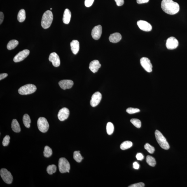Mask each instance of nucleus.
I'll return each instance as SVG.
<instances>
[{
  "mask_svg": "<svg viewBox=\"0 0 187 187\" xmlns=\"http://www.w3.org/2000/svg\"><path fill=\"white\" fill-rule=\"evenodd\" d=\"M59 85L63 90L71 88L74 85V82L71 80H63L59 82Z\"/></svg>",
  "mask_w": 187,
  "mask_h": 187,
  "instance_id": "nucleus-16",
  "label": "nucleus"
},
{
  "mask_svg": "<svg viewBox=\"0 0 187 187\" xmlns=\"http://www.w3.org/2000/svg\"><path fill=\"white\" fill-rule=\"evenodd\" d=\"M36 87L35 85L32 84L24 85L19 89V93L22 95H29L34 93L36 90Z\"/></svg>",
  "mask_w": 187,
  "mask_h": 187,
  "instance_id": "nucleus-4",
  "label": "nucleus"
},
{
  "mask_svg": "<svg viewBox=\"0 0 187 187\" xmlns=\"http://www.w3.org/2000/svg\"><path fill=\"white\" fill-rule=\"evenodd\" d=\"M166 47L169 50H173L177 48L179 45V42L174 37H169L167 40Z\"/></svg>",
  "mask_w": 187,
  "mask_h": 187,
  "instance_id": "nucleus-9",
  "label": "nucleus"
},
{
  "mask_svg": "<svg viewBox=\"0 0 187 187\" xmlns=\"http://www.w3.org/2000/svg\"><path fill=\"white\" fill-rule=\"evenodd\" d=\"M102 94L99 92H96L92 96L90 104L92 107H95L98 105L102 99Z\"/></svg>",
  "mask_w": 187,
  "mask_h": 187,
  "instance_id": "nucleus-11",
  "label": "nucleus"
},
{
  "mask_svg": "<svg viewBox=\"0 0 187 187\" xmlns=\"http://www.w3.org/2000/svg\"><path fill=\"white\" fill-rule=\"evenodd\" d=\"M133 145L132 142L130 141H124L121 145L120 147L121 149L122 150H125L130 148Z\"/></svg>",
  "mask_w": 187,
  "mask_h": 187,
  "instance_id": "nucleus-25",
  "label": "nucleus"
},
{
  "mask_svg": "<svg viewBox=\"0 0 187 187\" xmlns=\"http://www.w3.org/2000/svg\"><path fill=\"white\" fill-rule=\"evenodd\" d=\"M127 112L130 114L136 113L140 112V110L137 108H129L127 109Z\"/></svg>",
  "mask_w": 187,
  "mask_h": 187,
  "instance_id": "nucleus-33",
  "label": "nucleus"
},
{
  "mask_svg": "<svg viewBox=\"0 0 187 187\" xmlns=\"http://www.w3.org/2000/svg\"><path fill=\"white\" fill-rule=\"evenodd\" d=\"M130 122L134 126L138 128H140L141 127V123L140 120L137 119H132L130 120Z\"/></svg>",
  "mask_w": 187,
  "mask_h": 187,
  "instance_id": "nucleus-31",
  "label": "nucleus"
},
{
  "mask_svg": "<svg viewBox=\"0 0 187 187\" xmlns=\"http://www.w3.org/2000/svg\"><path fill=\"white\" fill-rule=\"evenodd\" d=\"M29 51L27 49L24 50L19 52L14 58V62H18L23 60L29 55Z\"/></svg>",
  "mask_w": 187,
  "mask_h": 187,
  "instance_id": "nucleus-10",
  "label": "nucleus"
},
{
  "mask_svg": "<svg viewBox=\"0 0 187 187\" xmlns=\"http://www.w3.org/2000/svg\"><path fill=\"white\" fill-rule=\"evenodd\" d=\"M136 157L138 160H142L144 158V155L141 153H138L136 155Z\"/></svg>",
  "mask_w": 187,
  "mask_h": 187,
  "instance_id": "nucleus-37",
  "label": "nucleus"
},
{
  "mask_svg": "<svg viewBox=\"0 0 187 187\" xmlns=\"http://www.w3.org/2000/svg\"><path fill=\"white\" fill-rule=\"evenodd\" d=\"M12 128L14 132L19 133L21 132V129L20 125L16 119L12 121L11 125Z\"/></svg>",
  "mask_w": 187,
  "mask_h": 187,
  "instance_id": "nucleus-21",
  "label": "nucleus"
},
{
  "mask_svg": "<svg viewBox=\"0 0 187 187\" xmlns=\"http://www.w3.org/2000/svg\"><path fill=\"white\" fill-rule=\"evenodd\" d=\"M38 129L42 133L46 132L48 131L49 125L46 118L44 117H40L37 122Z\"/></svg>",
  "mask_w": 187,
  "mask_h": 187,
  "instance_id": "nucleus-6",
  "label": "nucleus"
},
{
  "mask_svg": "<svg viewBox=\"0 0 187 187\" xmlns=\"http://www.w3.org/2000/svg\"><path fill=\"white\" fill-rule=\"evenodd\" d=\"M49 60L52 63L55 67H58L60 65V61L59 55L55 52H52L49 57Z\"/></svg>",
  "mask_w": 187,
  "mask_h": 187,
  "instance_id": "nucleus-13",
  "label": "nucleus"
},
{
  "mask_svg": "<svg viewBox=\"0 0 187 187\" xmlns=\"http://www.w3.org/2000/svg\"><path fill=\"white\" fill-rule=\"evenodd\" d=\"M101 66V64L98 60H94L90 62L89 69L92 73H95L97 72Z\"/></svg>",
  "mask_w": 187,
  "mask_h": 187,
  "instance_id": "nucleus-17",
  "label": "nucleus"
},
{
  "mask_svg": "<svg viewBox=\"0 0 187 187\" xmlns=\"http://www.w3.org/2000/svg\"><path fill=\"white\" fill-rule=\"evenodd\" d=\"M137 24L139 28L143 31L149 32L152 30V27L151 24L146 21H138Z\"/></svg>",
  "mask_w": 187,
  "mask_h": 187,
  "instance_id": "nucleus-12",
  "label": "nucleus"
},
{
  "mask_svg": "<svg viewBox=\"0 0 187 187\" xmlns=\"http://www.w3.org/2000/svg\"><path fill=\"white\" fill-rule=\"evenodd\" d=\"M145 186L144 183L142 182H140L139 183H136L134 184L130 185L129 186V187H144Z\"/></svg>",
  "mask_w": 187,
  "mask_h": 187,
  "instance_id": "nucleus-36",
  "label": "nucleus"
},
{
  "mask_svg": "<svg viewBox=\"0 0 187 187\" xmlns=\"http://www.w3.org/2000/svg\"><path fill=\"white\" fill-rule=\"evenodd\" d=\"M146 162L151 166L154 167L156 165V161L153 157L150 155H147L146 157Z\"/></svg>",
  "mask_w": 187,
  "mask_h": 187,
  "instance_id": "nucleus-26",
  "label": "nucleus"
},
{
  "mask_svg": "<svg viewBox=\"0 0 187 187\" xmlns=\"http://www.w3.org/2000/svg\"><path fill=\"white\" fill-rule=\"evenodd\" d=\"M18 45V42L16 40H12L9 42L7 48L9 50H11L15 48Z\"/></svg>",
  "mask_w": 187,
  "mask_h": 187,
  "instance_id": "nucleus-22",
  "label": "nucleus"
},
{
  "mask_svg": "<svg viewBox=\"0 0 187 187\" xmlns=\"http://www.w3.org/2000/svg\"><path fill=\"white\" fill-rule=\"evenodd\" d=\"M53 20V15L51 11L47 10L44 13L41 22L42 27L44 29H48L50 27Z\"/></svg>",
  "mask_w": 187,
  "mask_h": 187,
  "instance_id": "nucleus-2",
  "label": "nucleus"
},
{
  "mask_svg": "<svg viewBox=\"0 0 187 187\" xmlns=\"http://www.w3.org/2000/svg\"><path fill=\"white\" fill-rule=\"evenodd\" d=\"M23 121L25 126L27 128H29L30 127L31 120L29 115L27 114H24L23 116Z\"/></svg>",
  "mask_w": 187,
  "mask_h": 187,
  "instance_id": "nucleus-24",
  "label": "nucleus"
},
{
  "mask_svg": "<svg viewBox=\"0 0 187 187\" xmlns=\"http://www.w3.org/2000/svg\"><path fill=\"white\" fill-rule=\"evenodd\" d=\"M71 51L73 54L76 55L79 50V42L77 40H73L71 43Z\"/></svg>",
  "mask_w": 187,
  "mask_h": 187,
  "instance_id": "nucleus-18",
  "label": "nucleus"
},
{
  "mask_svg": "<svg viewBox=\"0 0 187 187\" xmlns=\"http://www.w3.org/2000/svg\"><path fill=\"white\" fill-rule=\"evenodd\" d=\"M52 10V8H50V10Z\"/></svg>",
  "mask_w": 187,
  "mask_h": 187,
  "instance_id": "nucleus-43",
  "label": "nucleus"
},
{
  "mask_svg": "<svg viewBox=\"0 0 187 187\" xmlns=\"http://www.w3.org/2000/svg\"><path fill=\"white\" fill-rule=\"evenodd\" d=\"M4 19V15L2 12H0V24L2 23Z\"/></svg>",
  "mask_w": 187,
  "mask_h": 187,
  "instance_id": "nucleus-40",
  "label": "nucleus"
},
{
  "mask_svg": "<svg viewBox=\"0 0 187 187\" xmlns=\"http://www.w3.org/2000/svg\"><path fill=\"white\" fill-rule=\"evenodd\" d=\"M94 0H85V5L86 7H90L93 4Z\"/></svg>",
  "mask_w": 187,
  "mask_h": 187,
  "instance_id": "nucleus-35",
  "label": "nucleus"
},
{
  "mask_svg": "<svg viewBox=\"0 0 187 187\" xmlns=\"http://www.w3.org/2000/svg\"><path fill=\"white\" fill-rule=\"evenodd\" d=\"M139 165L137 162H134L133 163V167L134 169H138L139 168Z\"/></svg>",
  "mask_w": 187,
  "mask_h": 187,
  "instance_id": "nucleus-42",
  "label": "nucleus"
},
{
  "mask_svg": "<svg viewBox=\"0 0 187 187\" xmlns=\"http://www.w3.org/2000/svg\"><path fill=\"white\" fill-rule=\"evenodd\" d=\"M102 34V27L101 25L96 26L92 31V37L94 39L98 40L100 38Z\"/></svg>",
  "mask_w": 187,
  "mask_h": 187,
  "instance_id": "nucleus-14",
  "label": "nucleus"
},
{
  "mask_svg": "<svg viewBox=\"0 0 187 187\" xmlns=\"http://www.w3.org/2000/svg\"><path fill=\"white\" fill-rule=\"evenodd\" d=\"M122 39V36L120 33H115L111 34L109 36L110 42L113 43H116L119 42Z\"/></svg>",
  "mask_w": 187,
  "mask_h": 187,
  "instance_id": "nucleus-19",
  "label": "nucleus"
},
{
  "mask_svg": "<svg viewBox=\"0 0 187 187\" xmlns=\"http://www.w3.org/2000/svg\"><path fill=\"white\" fill-rule=\"evenodd\" d=\"M149 0H137V2L138 4L147 3L149 2Z\"/></svg>",
  "mask_w": 187,
  "mask_h": 187,
  "instance_id": "nucleus-39",
  "label": "nucleus"
},
{
  "mask_svg": "<svg viewBox=\"0 0 187 187\" xmlns=\"http://www.w3.org/2000/svg\"><path fill=\"white\" fill-rule=\"evenodd\" d=\"M0 175L5 183L10 184L13 181V177L9 171L5 169H2L0 171Z\"/></svg>",
  "mask_w": 187,
  "mask_h": 187,
  "instance_id": "nucleus-7",
  "label": "nucleus"
},
{
  "mask_svg": "<svg viewBox=\"0 0 187 187\" xmlns=\"http://www.w3.org/2000/svg\"><path fill=\"white\" fill-rule=\"evenodd\" d=\"M26 13L25 10H21L19 11L17 15V20L20 22H23L25 20Z\"/></svg>",
  "mask_w": 187,
  "mask_h": 187,
  "instance_id": "nucleus-23",
  "label": "nucleus"
},
{
  "mask_svg": "<svg viewBox=\"0 0 187 187\" xmlns=\"http://www.w3.org/2000/svg\"><path fill=\"white\" fill-rule=\"evenodd\" d=\"M161 8L165 13L171 15L177 14L180 9L179 4L172 0H162Z\"/></svg>",
  "mask_w": 187,
  "mask_h": 187,
  "instance_id": "nucleus-1",
  "label": "nucleus"
},
{
  "mask_svg": "<svg viewBox=\"0 0 187 187\" xmlns=\"http://www.w3.org/2000/svg\"><path fill=\"white\" fill-rule=\"evenodd\" d=\"M52 154V150L49 147L45 146V147L43 154L44 156L46 158H48L51 156Z\"/></svg>",
  "mask_w": 187,
  "mask_h": 187,
  "instance_id": "nucleus-27",
  "label": "nucleus"
},
{
  "mask_svg": "<svg viewBox=\"0 0 187 187\" xmlns=\"http://www.w3.org/2000/svg\"><path fill=\"white\" fill-rule=\"evenodd\" d=\"M57 171V167L55 165H49L47 169V171L48 174L52 175L56 172Z\"/></svg>",
  "mask_w": 187,
  "mask_h": 187,
  "instance_id": "nucleus-30",
  "label": "nucleus"
},
{
  "mask_svg": "<svg viewBox=\"0 0 187 187\" xmlns=\"http://www.w3.org/2000/svg\"><path fill=\"white\" fill-rule=\"evenodd\" d=\"M141 66L148 73L151 72L153 71V66L149 59L146 57H142L140 60Z\"/></svg>",
  "mask_w": 187,
  "mask_h": 187,
  "instance_id": "nucleus-8",
  "label": "nucleus"
},
{
  "mask_svg": "<svg viewBox=\"0 0 187 187\" xmlns=\"http://www.w3.org/2000/svg\"><path fill=\"white\" fill-rule=\"evenodd\" d=\"M74 158L76 161L78 162H82V160L84 159L80 153L79 151H75L74 153Z\"/></svg>",
  "mask_w": 187,
  "mask_h": 187,
  "instance_id": "nucleus-28",
  "label": "nucleus"
},
{
  "mask_svg": "<svg viewBox=\"0 0 187 187\" xmlns=\"http://www.w3.org/2000/svg\"><path fill=\"white\" fill-rule=\"evenodd\" d=\"M8 76V74H6V73H3L0 75V80H1L5 78H6Z\"/></svg>",
  "mask_w": 187,
  "mask_h": 187,
  "instance_id": "nucleus-41",
  "label": "nucleus"
},
{
  "mask_svg": "<svg viewBox=\"0 0 187 187\" xmlns=\"http://www.w3.org/2000/svg\"><path fill=\"white\" fill-rule=\"evenodd\" d=\"M155 136L157 142L162 149L168 150L170 148L168 142L165 137L160 131L156 130L155 132Z\"/></svg>",
  "mask_w": 187,
  "mask_h": 187,
  "instance_id": "nucleus-3",
  "label": "nucleus"
},
{
  "mask_svg": "<svg viewBox=\"0 0 187 187\" xmlns=\"http://www.w3.org/2000/svg\"><path fill=\"white\" fill-rule=\"evenodd\" d=\"M69 111L66 108H62L59 111L58 117L60 121H64L68 118L69 115Z\"/></svg>",
  "mask_w": 187,
  "mask_h": 187,
  "instance_id": "nucleus-15",
  "label": "nucleus"
},
{
  "mask_svg": "<svg viewBox=\"0 0 187 187\" xmlns=\"http://www.w3.org/2000/svg\"><path fill=\"white\" fill-rule=\"evenodd\" d=\"M116 5L118 6H121L124 3V0H114Z\"/></svg>",
  "mask_w": 187,
  "mask_h": 187,
  "instance_id": "nucleus-38",
  "label": "nucleus"
},
{
  "mask_svg": "<svg viewBox=\"0 0 187 187\" xmlns=\"http://www.w3.org/2000/svg\"><path fill=\"white\" fill-rule=\"evenodd\" d=\"M58 167L59 171L61 173H69L71 168L70 164L66 158H61L59 159Z\"/></svg>",
  "mask_w": 187,
  "mask_h": 187,
  "instance_id": "nucleus-5",
  "label": "nucleus"
},
{
  "mask_svg": "<svg viewBox=\"0 0 187 187\" xmlns=\"http://www.w3.org/2000/svg\"><path fill=\"white\" fill-rule=\"evenodd\" d=\"M114 130V127L112 123L111 122H109L106 125V131H107V134L109 135H111L113 133Z\"/></svg>",
  "mask_w": 187,
  "mask_h": 187,
  "instance_id": "nucleus-29",
  "label": "nucleus"
},
{
  "mask_svg": "<svg viewBox=\"0 0 187 187\" xmlns=\"http://www.w3.org/2000/svg\"><path fill=\"white\" fill-rule=\"evenodd\" d=\"M144 148L150 153H153L155 151L154 147L150 145L148 143H146L144 146Z\"/></svg>",
  "mask_w": 187,
  "mask_h": 187,
  "instance_id": "nucleus-32",
  "label": "nucleus"
},
{
  "mask_svg": "<svg viewBox=\"0 0 187 187\" xmlns=\"http://www.w3.org/2000/svg\"><path fill=\"white\" fill-rule=\"evenodd\" d=\"M10 136L6 135L3 138L2 142L3 145V146H8L10 142Z\"/></svg>",
  "mask_w": 187,
  "mask_h": 187,
  "instance_id": "nucleus-34",
  "label": "nucleus"
},
{
  "mask_svg": "<svg viewBox=\"0 0 187 187\" xmlns=\"http://www.w3.org/2000/svg\"><path fill=\"white\" fill-rule=\"evenodd\" d=\"M71 13L68 9H66L64 13L63 17V22L64 24H68L71 20Z\"/></svg>",
  "mask_w": 187,
  "mask_h": 187,
  "instance_id": "nucleus-20",
  "label": "nucleus"
}]
</instances>
